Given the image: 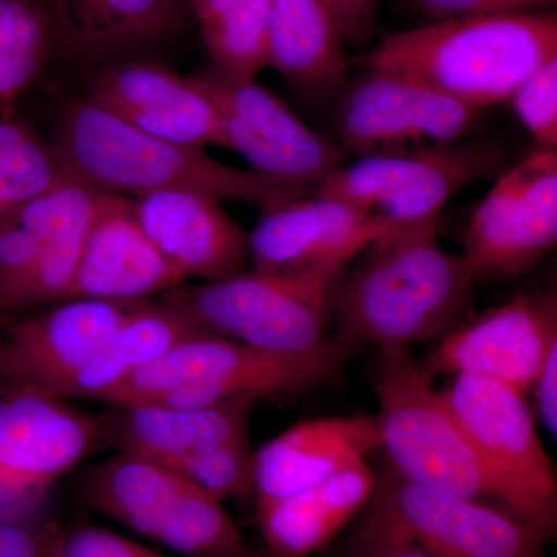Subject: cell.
<instances>
[{
  "mask_svg": "<svg viewBox=\"0 0 557 557\" xmlns=\"http://www.w3.org/2000/svg\"><path fill=\"white\" fill-rule=\"evenodd\" d=\"M438 223L372 245L332 285L330 321L350 347L403 348L446 335L471 304L474 271L440 244Z\"/></svg>",
  "mask_w": 557,
  "mask_h": 557,
  "instance_id": "6da1fadb",
  "label": "cell"
},
{
  "mask_svg": "<svg viewBox=\"0 0 557 557\" xmlns=\"http://www.w3.org/2000/svg\"><path fill=\"white\" fill-rule=\"evenodd\" d=\"M557 57L556 11L437 21L384 36L366 67L423 84L482 110L508 102L516 89Z\"/></svg>",
  "mask_w": 557,
  "mask_h": 557,
  "instance_id": "7a4b0ae2",
  "label": "cell"
},
{
  "mask_svg": "<svg viewBox=\"0 0 557 557\" xmlns=\"http://www.w3.org/2000/svg\"><path fill=\"white\" fill-rule=\"evenodd\" d=\"M50 143L69 177L113 196L138 199L183 189L260 208L300 197L273 188L252 172L219 163L205 149L146 134L89 97L64 104Z\"/></svg>",
  "mask_w": 557,
  "mask_h": 557,
  "instance_id": "3957f363",
  "label": "cell"
},
{
  "mask_svg": "<svg viewBox=\"0 0 557 557\" xmlns=\"http://www.w3.org/2000/svg\"><path fill=\"white\" fill-rule=\"evenodd\" d=\"M347 357L348 346L336 338L311 354L281 355L220 336H203L172 347L98 401L194 409L242 395L307 394L338 384Z\"/></svg>",
  "mask_w": 557,
  "mask_h": 557,
  "instance_id": "277c9868",
  "label": "cell"
},
{
  "mask_svg": "<svg viewBox=\"0 0 557 557\" xmlns=\"http://www.w3.org/2000/svg\"><path fill=\"white\" fill-rule=\"evenodd\" d=\"M443 394L478 460L486 497L530 527L545 544L555 542V465L539 437L523 392L486 376L460 373Z\"/></svg>",
  "mask_w": 557,
  "mask_h": 557,
  "instance_id": "5b68a950",
  "label": "cell"
},
{
  "mask_svg": "<svg viewBox=\"0 0 557 557\" xmlns=\"http://www.w3.org/2000/svg\"><path fill=\"white\" fill-rule=\"evenodd\" d=\"M94 511L185 557H252L222 500L159 461L119 453L81 480Z\"/></svg>",
  "mask_w": 557,
  "mask_h": 557,
  "instance_id": "8992f818",
  "label": "cell"
},
{
  "mask_svg": "<svg viewBox=\"0 0 557 557\" xmlns=\"http://www.w3.org/2000/svg\"><path fill=\"white\" fill-rule=\"evenodd\" d=\"M359 515L354 541L412 545L435 557H545V542L505 509L409 482L391 465Z\"/></svg>",
  "mask_w": 557,
  "mask_h": 557,
  "instance_id": "52a82bcc",
  "label": "cell"
},
{
  "mask_svg": "<svg viewBox=\"0 0 557 557\" xmlns=\"http://www.w3.org/2000/svg\"><path fill=\"white\" fill-rule=\"evenodd\" d=\"M372 384L380 448L401 478L458 496L486 497L478 460L445 394L409 350H380Z\"/></svg>",
  "mask_w": 557,
  "mask_h": 557,
  "instance_id": "ba28073f",
  "label": "cell"
},
{
  "mask_svg": "<svg viewBox=\"0 0 557 557\" xmlns=\"http://www.w3.org/2000/svg\"><path fill=\"white\" fill-rule=\"evenodd\" d=\"M504 163L500 146L483 139L359 157L333 172L313 196L418 228L438 223L440 212L457 193L498 174Z\"/></svg>",
  "mask_w": 557,
  "mask_h": 557,
  "instance_id": "9c48e42d",
  "label": "cell"
},
{
  "mask_svg": "<svg viewBox=\"0 0 557 557\" xmlns=\"http://www.w3.org/2000/svg\"><path fill=\"white\" fill-rule=\"evenodd\" d=\"M420 228L369 218L335 200L295 197L262 208L258 225L247 234L248 260L256 273L330 292L372 245Z\"/></svg>",
  "mask_w": 557,
  "mask_h": 557,
  "instance_id": "30bf717a",
  "label": "cell"
},
{
  "mask_svg": "<svg viewBox=\"0 0 557 557\" xmlns=\"http://www.w3.org/2000/svg\"><path fill=\"white\" fill-rule=\"evenodd\" d=\"M163 299L220 338L271 354H311L330 341L329 292L302 282L245 271L172 289Z\"/></svg>",
  "mask_w": 557,
  "mask_h": 557,
  "instance_id": "8fae6325",
  "label": "cell"
},
{
  "mask_svg": "<svg viewBox=\"0 0 557 557\" xmlns=\"http://www.w3.org/2000/svg\"><path fill=\"white\" fill-rule=\"evenodd\" d=\"M193 79L218 106L226 149L244 157L252 174L273 188L313 196L344 166L346 150L311 131L256 79H228L214 70Z\"/></svg>",
  "mask_w": 557,
  "mask_h": 557,
  "instance_id": "7c38bea8",
  "label": "cell"
},
{
  "mask_svg": "<svg viewBox=\"0 0 557 557\" xmlns=\"http://www.w3.org/2000/svg\"><path fill=\"white\" fill-rule=\"evenodd\" d=\"M102 443L100 416L33 388H0V520H16Z\"/></svg>",
  "mask_w": 557,
  "mask_h": 557,
  "instance_id": "4fadbf2b",
  "label": "cell"
},
{
  "mask_svg": "<svg viewBox=\"0 0 557 557\" xmlns=\"http://www.w3.org/2000/svg\"><path fill=\"white\" fill-rule=\"evenodd\" d=\"M557 152L539 148L498 175L469 215L463 258L475 278L527 273L556 247Z\"/></svg>",
  "mask_w": 557,
  "mask_h": 557,
  "instance_id": "5bb4252c",
  "label": "cell"
},
{
  "mask_svg": "<svg viewBox=\"0 0 557 557\" xmlns=\"http://www.w3.org/2000/svg\"><path fill=\"white\" fill-rule=\"evenodd\" d=\"M479 115L417 81L368 69L341 91L335 124L341 148L359 159L453 145L478 126Z\"/></svg>",
  "mask_w": 557,
  "mask_h": 557,
  "instance_id": "9a60e30c",
  "label": "cell"
},
{
  "mask_svg": "<svg viewBox=\"0 0 557 557\" xmlns=\"http://www.w3.org/2000/svg\"><path fill=\"white\" fill-rule=\"evenodd\" d=\"M141 300L69 299L13 325L0 339V388L57 397Z\"/></svg>",
  "mask_w": 557,
  "mask_h": 557,
  "instance_id": "2e32d148",
  "label": "cell"
},
{
  "mask_svg": "<svg viewBox=\"0 0 557 557\" xmlns=\"http://www.w3.org/2000/svg\"><path fill=\"white\" fill-rule=\"evenodd\" d=\"M556 344L555 298L516 296L471 324L446 333L423 368L432 376L443 373L486 376L525 394Z\"/></svg>",
  "mask_w": 557,
  "mask_h": 557,
  "instance_id": "e0dca14e",
  "label": "cell"
},
{
  "mask_svg": "<svg viewBox=\"0 0 557 557\" xmlns=\"http://www.w3.org/2000/svg\"><path fill=\"white\" fill-rule=\"evenodd\" d=\"M87 97L137 129L175 145L226 149L215 102L194 83L153 62H113L91 76Z\"/></svg>",
  "mask_w": 557,
  "mask_h": 557,
  "instance_id": "ac0fdd59",
  "label": "cell"
},
{
  "mask_svg": "<svg viewBox=\"0 0 557 557\" xmlns=\"http://www.w3.org/2000/svg\"><path fill=\"white\" fill-rule=\"evenodd\" d=\"M183 282L139 225L134 200L101 193L67 300H146Z\"/></svg>",
  "mask_w": 557,
  "mask_h": 557,
  "instance_id": "d6986e66",
  "label": "cell"
},
{
  "mask_svg": "<svg viewBox=\"0 0 557 557\" xmlns=\"http://www.w3.org/2000/svg\"><path fill=\"white\" fill-rule=\"evenodd\" d=\"M139 225L180 276L218 282L247 271V233L222 201L168 189L134 199Z\"/></svg>",
  "mask_w": 557,
  "mask_h": 557,
  "instance_id": "ffe728a7",
  "label": "cell"
},
{
  "mask_svg": "<svg viewBox=\"0 0 557 557\" xmlns=\"http://www.w3.org/2000/svg\"><path fill=\"white\" fill-rule=\"evenodd\" d=\"M379 448L375 416L300 421L256 450V502L276 500L317 486L368 461Z\"/></svg>",
  "mask_w": 557,
  "mask_h": 557,
  "instance_id": "44dd1931",
  "label": "cell"
},
{
  "mask_svg": "<svg viewBox=\"0 0 557 557\" xmlns=\"http://www.w3.org/2000/svg\"><path fill=\"white\" fill-rule=\"evenodd\" d=\"M255 397L242 395L207 408L145 405L110 406L100 416L102 443L119 453L161 461L231 440L249 437Z\"/></svg>",
  "mask_w": 557,
  "mask_h": 557,
  "instance_id": "7402d4cb",
  "label": "cell"
},
{
  "mask_svg": "<svg viewBox=\"0 0 557 557\" xmlns=\"http://www.w3.org/2000/svg\"><path fill=\"white\" fill-rule=\"evenodd\" d=\"M373 486L375 474L368 461H361L309 490L256 502L263 547L281 557H310L324 552L362 511Z\"/></svg>",
  "mask_w": 557,
  "mask_h": 557,
  "instance_id": "603a6c76",
  "label": "cell"
},
{
  "mask_svg": "<svg viewBox=\"0 0 557 557\" xmlns=\"http://www.w3.org/2000/svg\"><path fill=\"white\" fill-rule=\"evenodd\" d=\"M57 46L104 61L159 42L177 28L180 0H38Z\"/></svg>",
  "mask_w": 557,
  "mask_h": 557,
  "instance_id": "cb8c5ba5",
  "label": "cell"
},
{
  "mask_svg": "<svg viewBox=\"0 0 557 557\" xmlns=\"http://www.w3.org/2000/svg\"><path fill=\"white\" fill-rule=\"evenodd\" d=\"M100 196V190L67 177L16 212L38 248V263L21 310L67 300Z\"/></svg>",
  "mask_w": 557,
  "mask_h": 557,
  "instance_id": "d4e9b609",
  "label": "cell"
},
{
  "mask_svg": "<svg viewBox=\"0 0 557 557\" xmlns=\"http://www.w3.org/2000/svg\"><path fill=\"white\" fill-rule=\"evenodd\" d=\"M203 336L218 335L168 300H141L94 358L64 384L57 397L100 399L110 388L172 347Z\"/></svg>",
  "mask_w": 557,
  "mask_h": 557,
  "instance_id": "484cf974",
  "label": "cell"
},
{
  "mask_svg": "<svg viewBox=\"0 0 557 557\" xmlns=\"http://www.w3.org/2000/svg\"><path fill=\"white\" fill-rule=\"evenodd\" d=\"M346 42L322 0H271L269 67L317 97H336L346 81Z\"/></svg>",
  "mask_w": 557,
  "mask_h": 557,
  "instance_id": "4316f807",
  "label": "cell"
},
{
  "mask_svg": "<svg viewBox=\"0 0 557 557\" xmlns=\"http://www.w3.org/2000/svg\"><path fill=\"white\" fill-rule=\"evenodd\" d=\"M214 72L255 81L269 67L271 0H190Z\"/></svg>",
  "mask_w": 557,
  "mask_h": 557,
  "instance_id": "83f0119b",
  "label": "cell"
},
{
  "mask_svg": "<svg viewBox=\"0 0 557 557\" xmlns=\"http://www.w3.org/2000/svg\"><path fill=\"white\" fill-rule=\"evenodd\" d=\"M51 143L11 112H0V226L67 178Z\"/></svg>",
  "mask_w": 557,
  "mask_h": 557,
  "instance_id": "f1b7e54d",
  "label": "cell"
},
{
  "mask_svg": "<svg viewBox=\"0 0 557 557\" xmlns=\"http://www.w3.org/2000/svg\"><path fill=\"white\" fill-rule=\"evenodd\" d=\"M57 47L38 0H0V112L46 72Z\"/></svg>",
  "mask_w": 557,
  "mask_h": 557,
  "instance_id": "f546056e",
  "label": "cell"
},
{
  "mask_svg": "<svg viewBox=\"0 0 557 557\" xmlns=\"http://www.w3.org/2000/svg\"><path fill=\"white\" fill-rule=\"evenodd\" d=\"M255 453L249 437H242L168 458L159 463L196 483L219 500H242L255 496Z\"/></svg>",
  "mask_w": 557,
  "mask_h": 557,
  "instance_id": "4dcf8cb0",
  "label": "cell"
},
{
  "mask_svg": "<svg viewBox=\"0 0 557 557\" xmlns=\"http://www.w3.org/2000/svg\"><path fill=\"white\" fill-rule=\"evenodd\" d=\"M539 148L557 146V57L545 62L516 89L509 101Z\"/></svg>",
  "mask_w": 557,
  "mask_h": 557,
  "instance_id": "1f68e13d",
  "label": "cell"
},
{
  "mask_svg": "<svg viewBox=\"0 0 557 557\" xmlns=\"http://www.w3.org/2000/svg\"><path fill=\"white\" fill-rule=\"evenodd\" d=\"M60 557H168L109 530L79 527L60 531Z\"/></svg>",
  "mask_w": 557,
  "mask_h": 557,
  "instance_id": "d6a6232c",
  "label": "cell"
},
{
  "mask_svg": "<svg viewBox=\"0 0 557 557\" xmlns=\"http://www.w3.org/2000/svg\"><path fill=\"white\" fill-rule=\"evenodd\" d=\"M418 10L437 21L491 14L552 10L557 0H412Z\"/></svg>",
  "mask_w": 557,
  "mask_h": 557,
  "instance_id": "836d02e7",
  "label": "cell"
},
{
  "mask_svg": "<svg viewBox=\"0 0 557 557\" xmlns=\"http://www.w3.org/2000/svg\"><path fill=\"white\" fill-rule=\"evenodd\" d=\"M60 528L0 520V557H60Z\"/></svg>",
  "mask_w": 557,
  "mask_h": 557,
  "instance_id": "e575fe53",
  "label": "cell"
},
{
  "mask_svg": "<svg viewBox=\"0 0 557 557\" xmlns=\"http://www.w3.org/2000/svg\"><path fill=\"white\" fill-rule=\"evenodd\" d=\"M332 14L344 42L364 46L372 36L380 0H322Z\"/></svg>",
  "mask_w": 557,
  "mask_h": 557,
  "instance_id": "d590c367",
  "label": "cell"
},
{
  "mask_svg": "<svg viewBox=\"0 0 557 557\" xmlns=\"http://www.w3.org/2000/svg\"><path fill=\"white\" fill-rule=\"evenodd\" d=\"M542 424L553 437L557 434V344L548 351L533 387Z\"/></svg>",
  "mask_w": 557,
  "mask_h": 557,
  "instance_id": "8d00e7d4",
  "label": "cell"
},
{
  "mask_svg": "<svg viewBox=\"0 0 557 557\" xmlns=\"http://www.w3.org/2000/svg\"><path fill=\"white\" fill-rule=\"evenodd\" d=\"M344 557H435L412 547V545L395 544V542H359Z\"/></svg>",
  "mask_w": 557,
  "mask_h": 557,
  "instance_id": "74e56055",
  "label": "cell"
},
{
  "mask_svg": "<svg viewBox=\"0 0 557 557\" xmlns=\"http://www.w3.org/2000/svg\"><path fill=\"white\" fill-rule=\"evenodd\" d=\"M252 557H281L277 555H274V553H271L269 548L263 547L262 544L259 545V547H256L255 549L251 548Z\"/></svg>",
  "mask_w": 557,
  "mask_h": 557,
  "instance_id": "f35d334b",
  "label": "cell"
}]
</instances>
